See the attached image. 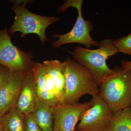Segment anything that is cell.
Listing matches in <instances>:
<instances>
[{"mask_svg":"<svg viewBox=\"0 0 131 131\" xmlns=\"http://www.w3.org/2000/svg\"><path fill=\"white\" fill-rule=\"evenodd\" d=\"M35 102L32 114L36 123L42 131H53L52 107L39 100L37 96Z\"/></svg>","mask_w":131,"mask_h":131,"instance_id":"obj_13","label":"cell"},{"mask_svg":"<svg viewBox=\"0 0 131 131\" xmlns=\"http://www.w3.org/2000/svg\"><path fill=\"white\" fill-rule=\"evenodd\" d=\"M122 69L123 70L128 71L131 70V61L122 60L121 61Z\"/></svg>","mask_w":131,"mask_h":131,"instance_id":"obj_20","label":"cell"},{"mask_svg":"<svg viewBox=\"0 0 131 131\" xmlns=\"http://www.w3.org/2000/svg\"><path fill=\"white\" fill-rule=\"evenodd\" d=\"M15 14L14 21L8 30L10 36L20 32L21 37L28 34H37L41 44L44 45L49 39L46 35V30L49 26L59 21L60 19L54 16H42L30 12L26 5H13L11 7Z\"/></svg>","mask_w":131,"mask_h":131,"instance_id":"obj_4","label":"cell"},{"mask_svg":"<svg viewBox=\"0 0 131 131\" xmlns=\"http://www.w3.org/2000/svg\"><path fill=\"white\" fill-rule=\"evenodd\" d=\"M43 63L46 70L56 82L57 99L60 103L62 100L65 90L64 62H62L58 60H47L43 61Z\"/></svg>","mask_w":131,"mask_h":131,"instance_id":"obj_12","label":"cell"},{"mask_svg":"<svg viewBox=\"0 0 131 131\" xmlns=\"http://www.w3.org/2000/svg\"><path fill=\"white\" fill-rule=\"evenodd\" d=\"M0 131H3L2 125L1 123V120H0Z\"/></svg>","mask_w":131,"mask_h":131,"instance_id":"obj_22","label":"cell"},{"mask_svg":"<svg viewBox=\"0 0 131 131\" xmlns=\"http://www.w3.org/2000/svg\"><path fill=\"white\" fill-rule=\"evenodd\" d=\"M75 131H76V130H75Z\"/></svg>","mask_w":131,"mask_h":131,"instance_id":"obj_24","label":"cell"},{"mask_svg":"<svg viewBox=\"0 0 131 131\" xmlns=\"http://www.w3.org/2000/svg\"><path fill=\"white\" fill-rule=\"evenodd\" d=\"M31 52H26L12 43L7 28L0 29V64L10 72L26 74L35 62Z\"/></svg>","mask_w":131,"mask_h":131,"instance_id":"obj_6","label":"cell"},{"mask_svg":"<svg viewBox=\"0 0 131 131\" xmlns=\"http://www.w3.org/2000/svg\"><path fill=\"white\" fill-rule=\"evenodd\" d=\"M1 115H0V120H1Z\"/></svg>","mask_w":131,"mask_h":131,"instance_id":"obj_23","label":"cell"},{"mask_svg":"<svg viewBox=\"0 0 131 131\" xmlns=\"http://www.w3.org/2000/svg\"><path fill=\"white\" fill-rule=\"evenodd\" d=\"M92 105L90 101L84 103H59L52 107L53 131H75L78 122Z\"/></svg>","mask_w":131,"mask_h":131,"instance_id":"obj_8","label":"cell"},{"mask_svg":"<svg viewBox=\"0 0 131 131\" xmlns=\"http://www.w3.org/2000/svg\"><path fill=\"white\" fill-rule=\"evenodd\" d=\"M93 105L84 113L77 131H106L114 113L99 95L92 97Z\"/></svg>","mask_w":131,"mask_h":131,"instance_id":"obj_7","label":"cell"},{"mask_svg":"<svg viewBox=\"0 0 131 131\" xmlns=\"http://www.w3.org/2000/svg\"><path fill=\"white\" fill-rule=\"evenodd\" d=\"M32 70L35 77V92L38 99L51 107L60 103L47 89L45 81V68L43 63L35 62Z\"/></svg>","mask_w":131,"mask_h":131,"instance_id":"obj_11","label":"cell"},{"mask_svg":"<svg viewBox=\"0 0 131 131\" xmlns=\"http://www.w3.org/2000/svg\"><path fill=\"white\" fill-rule=\"evenodd\" d=\"M106 131H131V107L114 113Z\"/></svg>","mask_w":131,"mask_h":131,"instance_id":"obj_15","label":"cell"},{"mask_svg":"<svg viewBox=\"0 0 131 131\" xmlns=\"http://www.w3.org/2000/svg\"><path fill=\"white\" fill-rule=\"evenodd\" d=\"M9 2L13 3L14 5H26L28 3L32 2V1L25 0V1H21V0H12L9 1Z\"/></svg>","mask_w":131,"mask_h":131,"instance_id":"obj_21","label":"cell"},{"mask_svg":"<svg viewBox=\"0 0 131 131\" xmlns=\"http://www.w3.org/2000/svg\"><path fill=\"white\" fill-rule=\"evenodd\" d=\"M26 74L10 72L7 81L0 89L1 117L16 106Z\"/></svg>","mask_w":131,"mask_h":131,"instance_id":"obj_9","label":"cell"},{"mask_svg":"<svg viewBox=\"0 0 131 131\" xmlns=\"http://www.w3.org/2000/svg\"><path fill=\"white\" fill-rule=\"evenodd\" d=\"M114 40L106 39L101 40L98 49L76 47L70 52L73 59L89 70L100 84L115 73L108 67L106 61L119 52L114 45Z\"/></svg>","mask_w":131,"mask_h":131,"instance_id":"obj_2","label":"cell"},{"mask_svg":"<svg viewBox=\"0 0 131 131\" xmlns=\"http://www.w3.org/2000/svg\"><path fill=\"white\" fill-rule=\"evenodd\" d=\"M83 2L82 0L67 1L58 8V12L63 13L68 8L72 7L77 9L78 16L74 26L70 31L63 34H52L53 37L58 38L52 42L53 48H58L63 45L69 43L84 45L88 49L92 46L99 47V42L94 40L90 35L92 27L90 23L85 20L83 16Z\"/></svg>","mask_w":131,"mask_h":131,"instance_id":"obj_5","label":"cell"},{"mask_svg":"<svg viewBox=\"0 0 131 131\" xmlns=\"http://www.w3.org/2000/svg\"><path fill=\"white\" fill-rule=\"evenodd\" d=\"M25 117L16 106L13 108L1 118L3 131H26Z\"/></svg>","mask_w":131,"mask_h":131,"instance_id":"obj_14","label":"cell"},{"mask_svg":"<svg viewBox=\"0 0 131 131\" xmlns=\"http://www.w3.org/2000/svg\"><path fill=\"white\" fill-rule=\"evenodd\" d=\"M10 72L8 69L0 64V89L7 81Z\"/></svg>","mask_w":131,"mask_h":131,"instance_id":"obj_19","label":"cell"},{"mask_svg":"<svg viewBox=\"0 0 131 131\" xmlns=\"http://www.w3.org/2000/svg\"><path fill=\"white\" fill-rule=\"evenodd\" d=\"M45 81L47 89L57 99V85L56 82L50 74L46 70L45 66Z\"/></svg>","mask_w":131,"mask_h":131,"instance_id":"obj_17","label":"cell"},{"mask_svg":"<svg viewBox=\"0 0 131 131\" xmlns=\"http://www.w3.org/2000/svg\"><path fill=\"white\" fill-rule=\"evenodd\" d=\"M36 96L35 77L32 68L26 74L16 107L25 115L32 113L35 106Z\"/></svg>","mask_w":131,"mask_h":131,"instance_id":"obj_10","label":"cell"},{"mask_svg":"<svg viewBox=\"0 0 131 131\" xmlns=\"http://www.w3.org/2000/svg\"><path fill=\"white\" fill-rule=\"evenodd\" d=\"M115 73L100 84L99 96L114 113L131 107V70L116 67Z\"/></svg>","mask_w":131,"mask_h":131,"instance_id":"obj_3","label":"cell"},{"mask_svg":"<svg viewBox=\"0 0 131 131\" xmlns=\"http://www.w3.org/2000/svg\"><path fill=\"white\" fill-rule=\"evenodd\" d=\"M114 45L119 52L131 56V32L114 40Z\"/></svg>","mask_w":131,"mask_h":131,"instance_id":"obj_16","label":"cell"},{"mask_svg":"<svg viewBox=\"0 0 131 131\" xmlns=\"http://www.w3.org/2000/svg\"><path fill=\"white\" fill-rule=\"evenodd\" d=\"M25 124L26 131H42L35 122L32 113L26 115Z\"/></svg>","mask_w":131,"mask_h":131,"instance_id":"obj_18","label":"cell"},{"mask_svg":"<svg viewBox=\"0 0 131 131\" xmlns=\"http://www.w3.org/2000/svg\"><path fill=\"white\" fill-rule=\"evenodd\" d=\"M64 63L65 90L60 103H77L85 95H99L100 84L88 70L70 57Z\"/></svg>","mask_w":131,"mask_h":131,"instance_id":"obj_1","label":"cell"}]
</instances>
